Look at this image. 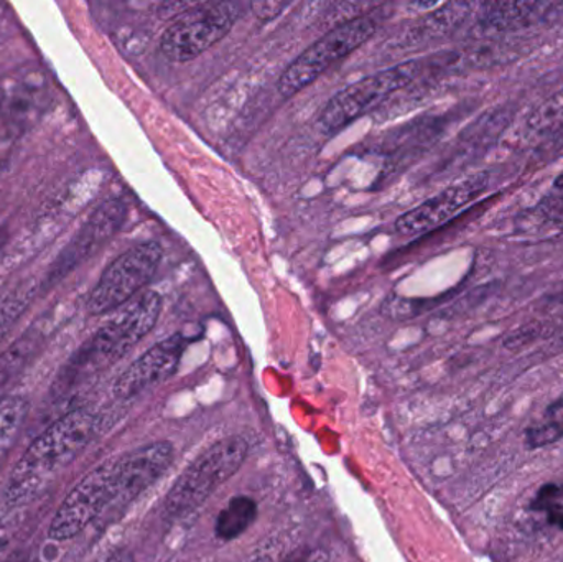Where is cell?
Wrapping results in <instances>:
<instances>
[{
  "mask_svg": "<svg viewBox=\"0 0 563 562\" xmlns=\"http://www.w3.org/2000/svg\"><path fill=\"white\" fill-rule=\"evenodd\" d=\"M164 250L157 241H145L115 257L92 287L88 310L92 316H104L122 309L141 296L161 266Z\"/></svg>",
  "mask_w": 563,
  "mask_h": 562,
  "instance_id": "6",
  "label": "cell"
},
{
  "mask_svg": "<svg viewBox=\"0 0 563 562\" xmlns=\"http://www.w3.org/2000/svg\"><path fill=\"white\" fill-rule=\"evenodd\" d=\"M128 217V207L121 198L102 201L86 218L75 236L59 251L52 261L48 271L40 283V290L48 293L66 279L73 271L81 267L86 261L99 253L119 231Z\"/></svg>",
  "mask_w": 563,
  "mask_h": 562,
  "instance_id": "8",
  "label": "cell"
},
{
  "mask_svg": "<svg viewBox=\"0 0 563 562\" xmlns=\"http://www.w3.org/2000/svg\"><path fill=\"white\" fill-rule=\"evenodd\" d=\"M114 500L115 461L111 459L88 472L66 495L49 525L48 537L53 541L73 540Z\"/></svg>",
  "mask_w": 563,
  "mask_h": 562,
  "instance_id": "9",
  "label": "cell"
},
{
  "mask_svg": "<svg viewBox=\"0 0 563 562\" xmlns=\"http://www.w3.org/2000/svg\"><path fill=\"white\" fill-rule=\"evenodd\" d=\"M2 99H3V92H2V89H0V104H2Z\"/></svg>",
  "mask_w": 563,
  "mask_h": 562,
  "instance_id": "26",
  "label": "cell"
},
{
  "mask_svg": "<svg viewBox=\"0 0 563 562\" xmlns=\"http://www.w3.org/2000/svg\"><path fill=\"white\" fill-rule=\"evenodd\" d=\"M10 541V525L5 521V518L0 515V557H2L3 550Z\"/></svg>",
  "mask_w": 563,
  "mask_h": 562,
  "instance_id": "24",
  "label": "cell"
},
{
  "mask_svg": "<svg viewBox=\"0 0 563 562\" xmlns=\"http://www.w3.org/2000/svg\"><path fill=\"white\" fill-rule=\"evenodd\" d=\"M109 562H124V561H121V560H111Z\"/></svg>",
  "mask_w": 563,
  "mask_h": 562,
  "instance_id": "27",
  "label": "cell"
},
{
  "mask_svg": "<svg viewBox=\"0 0 563 562\" xmlns=\"http://www.w3.org/2000/svg\"><path fill=\"white\" fill-rule=\"evenodd\" d=\"M7 238H9V234H7L5 228H0V253H2L3 247H5Z\"/></svg>",
  "mask_w": 563,
  "mask_h": 562,
  "instance_id": "25",
  "label": "cell"
},
{
  "mask_svg": "<svg viewBox=\"0 0 563 562\" xmlns=\"http://www.w3.org/2000/svg\"><path fill=\"white\" fill-rule=\"evenodd\" d=\"M536 214L548 223L563 224V175L554 181L551 190L539 201Z\"/></svg>",
  "mask_w": 563,
  "mask_h": 562,
  "instance_id": "22",
  "label": "cell"
},
{
  "mask_svg": "<svg viewBox=\"0 0 563 562\" xmlns=\"http://www.w3.org/2000/svg\"><path fill=\"white\" fill-rule=\"evenodd\" d=\"M250 445L240 436L221 439L201 452L177 478L167 498L164 511L168 518L184 517L197 510L224 482L230 481L246 461Z\"/></svg>",
  "mask_w": 563,
  "mask_h": 562,
  "instance_id": "4",
  "label": "cell"
},
{
  "mask_svg": "<svg viewBox=\"0 0 563 562\" xmlns=\"http://www.w3.org/2000/svg\"><path fill=\"white\" fill-rule=\"evenodd\" d=\"M185 349H187V340L181 335H172L155 343L115 379L112 386L115 398L125 401L167 382L177 372Z\"/></svg>",
  "mask_w": 563,
  "mask_h": 562,
  "instance_id": "11",
  "label": "cell"
},
{
  "mask_svg": "<svg viewBox=\"0 0 563 562\" xmlns=\"http://www.w3.org/2000/svg\"><path fill=\"white\" fill-rule=\"evenodd\" d=\"M175 449L161 441L142 445L115 461L114 505L128 504L154 485L174 462Z\"/></svg>",
  "mask_w": 563,
  "mask_h": 562,
  "instance_id": "12",
  "label": "cell"
},
{
  "mask_svg": "<svg viewBox=\"0 0 563 562\" xmlns=\"http://www.w3.org/2000/svg\"><path fill=\"white\" fill-rule=\"evenodd\" d=\"M98 418L86 408H76L49 425L23 452L10 474L5 504H22L42 488L49 477L69 464L91 442Z\"/></svg>",
  "mask_w": 563,
  "mask_h": 562,
  "instance_id": "2",
  "label": "cell"
},
{
  "mask_svg": "<svg viewBox=\"0 0 563 562\" xmlns=\"http://www.w3.org/2000/svg\"><path fill=\"white\" fill-rule=\"evenodd\" d=\"M257 518V505L253 498L238 495L228 502L220 511L214 524L217 537L224 541H233L246 533Z\"/></svg>",
  "mask_w": 563,
  "mask_h": 562,
  "instance_id": "16",
  "label": "cell"
},
{
  "mask_svg": "<svg viewBox=\"0 0 563 562\" xmlns=\"http://www.w3.org/2000/svg\"><path fill=\"white\" fill-rule=\"evenodd\" d=\"M488 185V172L466 175L397 218L396 230L406 236L430 233L459 217L466 207L485 194Z\"/></svg>",
  "mask_w": 563,
  "mask_h": 562,
  "instance_id": "10",
  "label": "cell"
},
{
  "mask_svg": "<svg viewBox=\"0 0 563 562\" xmlns=\"http://www.w3.org/2000/svg\"><path fill=\"white\" fill-rule=\"evenodd\" d=\"M43 337L38 330L32 329L20 335L9 349L0 353V403L13 379L30 365L42 346Z\"/></svg>",
  "mask_w": 563,
  "mask_h": 562,
  "instance_id": "14",
  "label": "cell"
},
{
  "mask_svg": "<svg viewBox=\"0 0 563 562\" xmlns=\"http://www.w3.org/2000/svg\"><path fill=\"white\" fill-rule=\"evenodd\" d=\"M29 412V403L22 396H9L0 403V464L9 454Z\"/></svg>",
  "mask_w": 563,
  "mask_h": 562,
  "instance_id": "19",
  "label": "cell"
},
{
  "mask_svg": "<svg viewBox=\"0 0 563 562\" xmlns=\"http://www.w3.org/2000/svg\"><path fill=\"white\" fill-rule=\"evenodd\" d=\"M531 510L541 515L545 524L563 531V484L542 485L531 502Z\"/></svg>",
  "mask_w": 563,
  "mask_h": 562,
  "instance_id": "20",
  "label": "cell"
},
{
  "mask_svg": "<svg viewBox=\"0 0 563 562\" xmlns=\"http://www.w3.org/2000/svg\"><path fill=\"white\" fill-rule=\"evenodd\" d=\"M376 30V20L371 15L354 16L334 26L285 68L277 81V91L284 98L297 95L317 81L334 63L364 45Z\"/></svg>",
  "mask_w": 563,
  "mask_h": 562,
  "instance_id": "5",
  "label": "cell"
},
{
  "mask_svg": "<svg viewBox=\"0 0 563 562\" xmlns=\"http://www.w3.org/2000/svg\"><path fill=\"white\" fill-rule=\"evenodd\" d=\"M291 2H254L251 3L254 15L263 22H271V20L277 19L282 15Z\"/></svg>",
  "mask_w": 563,
  "mask_h": 562,
  "instance_id": "23",
  "label": "cell"
},
{
  "mask_svg": "<svg viewBox=\"0 0 563 562\" xmlns=\"http://www.w3.org/2000/svg\"><path fill=\"white\" fill-rule=\"evenodd\" d=\"M162 312L161 294L148 290L119 309L98 332L92 333L63 366L53 383L58 396L71 392L92 373L128 355L157 326Z\"/></svg>",
  "mask_w": 563,
  "mask_h": 562,
  "instance_id": "1",
  "label": "cell"
},
{
  "mask_svg": "<svg viewBox=\"0 0 563 562\" xmlns=\"http://www.w3.org/2000/svg\"><path fill=\"white\" fill-rule=\"evenodd\" d=\"M563 16V2H495L478 12L476 26L482 35H503L544 25Z\"/></svg>",
  "mask_w": 563,
  "mask_h": 562,
  "instance_id": "13",
  "label": "cell"
},
{
  "mask_svg": "<svg viewBox=\"0 0 563 562\" xmlns=\"http://www.w3.org/2000/svg\"><path fill=\"white\" fill-rule=\"evenodd\" d=\"M468 52H452L429 58L409 59L393 68L380 69L373 75L357 79L353 85L338 91L321 111L320 128L328 134L340 131L354 119L367 114L390 98L394 92L412 85L427 73L453 71L473 68Z\"/></svg>",
  "mask_w": 563,
  "mask_h": 562,
  "instance_id": "3",
  "label": "cell"
},
{
  "mask_svg": "<svg viewBox=\"0 0 563 562\" xmlns=\"http://www.w3.org/2000/svg\"><path fill=\"white\" fill-rule=\"evenodd\" d=\"M563 439V393L532 421L526 431V445L529 449H544L558 444Z\"/></svg>",
  "mask_w": 563,
  "mask_h": 562,
  "instance_id": "18",
  "label": "cell"
},
{
  "mask_svg": "<svg viewBox=\"0 0 563 562\" xmlns=\"http://www.w3.org/2000/svg\"><path fill=\"white\" fill-rule=\"evenodd\" d=\"M473 10L475 5L470 2L442 3L439 9L427 13L420 20L419 25L413 30V38L426 42V40L449 35L473 15Z\"/></svg>",
  "mask_w": 563,
  "mask_h": 562,
  "instance_id": "15",
  "label": "cell"
},
{
  "mask_svg": "<svg viewBox=\"0 0 563 562\" xmlns=\"http://www.w3.org/2000/svg\"><path fill=\"white\" fill-rule=\"evenodd\" d=\"M563 131V89L558 95L539 106L528 121H526L522 135L525 141H542Z\"/></svg>",
  "mask_w": 563,
  "mask_h": 562,
  "instance_id": "17",
  "label": "cell"
},
{
  "mask_svg": "<svg viewBox=\"0 0 563 562\" xmlns=\"http://www.w3.org/2000/svg\"><path fill=\"white\" fill-rule=\"evenodd\" d=\"M238 16L240 9L236 3L191 5L165 30L161 38L162 55L175 63L198 58L231 32Z\"/></svg>",
  "mask_w": 563,
  "mask_h": 562,
  "instance_id": "7",
  "label": "cell"
},
{
  "mask_svg": "<svg viewBox=\"0 0 563 562\" xmlns=\"http://www.w3.org/2000/svg\"><path fill=\"white\" fill-rule=\"evenodd\" d=\"M36 290L38 289H35L32 284H22V286L16 287V289L3 300L2 306H0V335H3L7 329L19 320L23 310L32 302L33 294H35Z\"/></svg>",
  "mask_w": 563,
  "mask_h": 562,
  "instance_id": "21",
  "label": "cell"
}]
</instances>
